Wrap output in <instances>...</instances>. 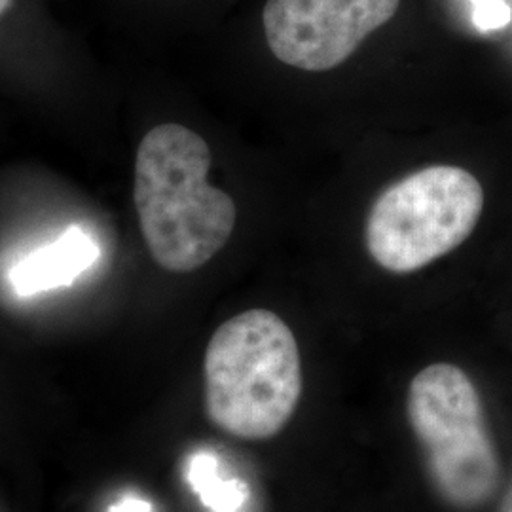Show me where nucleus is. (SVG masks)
I'll return each mask as SVG.
<instances>
[{"label": "nucleus", "mask_w": 512, "mask_h": 512, "mask_svg": "<svg viewBox=\"0 0 512 512\" xmlns=\"http://www.w3.org/2000/svg\"><path fill=\"white\" fill-rule=\"evenodd\" d=\"M211 150L181 124L150 129L137 148L133 202L152 258L175 274L207 264L228 243L238 209L207 183Z\"/></svg>", "instance_id": "1"}, {"label": "nucleus", "mask_w": 512, "mask_h": 512, "mask_svg": "<svg viewBox=\"0 0 512 512\" xmlns=\"http://www.w3.org/2000/svg\"><path fill=\"white\" fill-rule=\"evenodd\" d=\"M205 412L220 431L268 440L293 420L302 397V359L291 327L270 310L222 323L203 363Z\"/></svg>", "instance_id": "2"}, {"label": "nucleus", "mask_w": 512, "mask_h": 512, "mask_svg": "<svg viewBox=\"0 0 512 512\" xmlns=\"http://www.w3.org/2000/svg\"><path fill=\"white\" fill-rule=\"evenodd\" d=\"M406 414L440 497L459 511L490 503L501 461L473 380L450 363L425 366L408 387Z\"/></svg>", "instance_id": "3"}, {"label": "nucleus", "mask_w": 512, "mask_h": 512, "mask_svg": "<svg viewBox=\"0 0 512 512\" xmlns=\"http://www.w3.org/2000/svg\"><path fill=\"white\" fill-rule=\"evenodd\" d=\"M484 190L473 173L431 165L389 186L366 220V249L393 274H412L473 234Z\"/></svg>", "instance_id": "4"}, {"label": "nucleus", "mask_w": 512, "mask_h": 512, "mask_svg": "<svg viewBox=\"0 0 512 512\" xmlns=\"http://www.w3.org/2000/svg\"><path fill=\"white\" fill-rule=\"evenodd\" d=\"M401 0H268L262 23L272 54L302 71L342 65L370 33L399 10Z\"/></svg>", "instance_id": "5"}, {"label": "nucleus", "mask_w": 512, "mask_h": 512, "mask_svg": "<svg viewBox=\"0 0 512 512\" xmlns=\"http://www.w3.org/2000/svg\"><path fill=\"white\" fill-rule=\"evenodd\" d=\"M99 258V247L82 228L71 226L61 238L23 258L12 272L19 296L67 287Z\"/></svg>", "instance_id": "6"}, {"label": "nucleus", "mask_w": 512, "mask_h": 512, "mask_svg": "<svg viewBox=\"0 0 512 512\" xmlns=\"http://www.w3.org/2000/svg\"><path fill=\"white\" fill-rule=\"evenodd\" d=\"M188 480L203 505L213 512H238L245 503L247 488L239 480H222L217 459L196 454L188 465Z\"/></svg>", "instance_id": "7"}, {"label": "nucleus", "mask_w": 512, "mask_h": 512, "mask_svg": "<svg viewBox=\"0 0 512 512\" xmlns=\"http://www.w3.org/2000/svg\"><path fill=\"white\" fill-rule=\"evenodd\" d=\"M473 23L480 33H492L505 29L512 19L511 6L507 0H471Z\"/></svg>", "instance_id": "8"}, {"label": "nucleus", "mask_w": 512, "mask_h": 512, "mask_svg": "<svg viewBox=\"0 0 512 512\" xmlns=\"http://www.w3.org/2000/svg\"><path fill=\"white\" fill-rule=\"evenodd\" d=\"M107 512H152V507H150L148 501L141 499V497L126 495V497L118 499L114 505H110Z\"/></svg>", "instance_id": "9"}, {"label": "nucleus", "mask_w": 512, "mask_h": 512, "mask_svg": "<svg viewBox=\"0 0 512 512\" xmlns=\"http://www.w3.org/2000/svg\"><path fill=\"white\" fill-rule=\"evenodd\" d=\"M12 4H14V0H0V18L12 8Z\"/></svg>", "instance_id": "10"}]
</instances>
